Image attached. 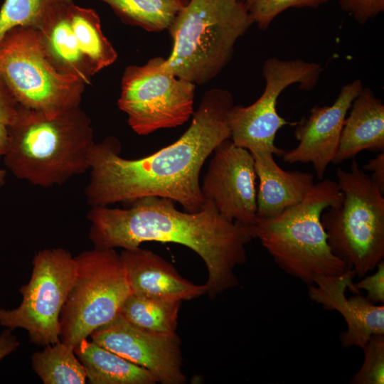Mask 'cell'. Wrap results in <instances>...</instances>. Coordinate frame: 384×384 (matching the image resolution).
I'll use <instances>...</instances> for the list:
<instances>
[{"mask_svg": "<svg viewBox=\"0 0 384 384\" xmlns=\"http://www.w3.org/2000/svg\"><path fill=\"white\" fill-rule=\"evenodd\" d=\"M234 105L228 90H208L181 137L139 159L122 157L115 137L95 142L89 156L90 182L85 190L87 203L108 206L157 196L178 203L185 211H199L204 203L201 170L217 146L230 139L229 113Z\"/></svg>", "mask_w": 384, "mask_h": 384, "instance_id": "1", "label": "cell"}, {"mask_svg": "<svg viewBox=\"0 0 384 384\" xmlns=\"http://www.w3.org/2000/svg\"><path fill=\"white\" fill-rule=\"evenodd\" d=\"M131 203L127 208L92 207L89 237L95 248L131 249L150 241L182 245L204 262L210 297L238 285L235 269L247 260L253 226L227 220L209 200L196 213L180 211L173 200L157 196Z\"/></svg>", "mask_w": 384, "mask_h": 384, "instance_id": "2", "label": "cell"}, {"mask_svg": "<svg viewBox=\"0 0 384 384\" xmlns=\"http://www.w3.org/2000/svg\"><path fill=\"white\" fill-rule=\"evenodd\" d=\"M94 143L90 119L80 106L56 114L20 106L2 159L16 178L49 188L89 170Z\"/></svg>", "mask_w": 384, "mask_h": 384, "instance_id": "3", "label": "cell"}, {"mask_svg": "<svg viewBox=\"0 0 384 384\" xmlns=\"http://www.w3.org/2000/svg\"><path fill=\"white\" fill-rule=\"evenodd\" d=\"M342 199L338 183L322 179L296 206L275 217L257 218L255 238L280 269L307 285L317 276L341 274L348 267L332 252L321 216Z\"/></svg>", "mask_w": 384, "mask_h": 384, "instance_id": "4", "label": "cell"}, {"mask_svg": "<svg viewBox=\"0 0 384 384\" xmlns=\"http://www.w3.org/2000/svg\"><path fill=\"white\" fill-rule=\"evenodd\" d=\"M252 24L241 0H189L168 28L173 47L166 65L180 78L204 84L226 65Z\"/></svg>", "mask_w": 384, "mask_h": 384, "instance_id": "5", "label": "cell"}, {"mask_svg": "<svg viewBox=\"0 0 384 384\" xmlns=\"http://www.w3.org/2000/svg\"><path fill=\"white\" fill-rule=\"evenodd\" d=\"M336 176L343 199L321 221L332 252L361 278L383 260L384 193L355 159Z\"/></svg>", "mask_w": 384, "mask_h": 384, "instance_id": "6", "label": "cell"}, {"mask_svg": "<svg viewBox=\"0 0 384 384\" xmlns=\"http://www.w3.org/2000/svg\"><path fill=\"white\" fill-rule=\"evenodd\" d=\"M0 76L21 107L47 114L79 107L85 86L55 68L31 27L13 28L0 42Z\"/></svg>", "mask_w": 384, "mask_h": 384, "instance_id": "7", "label": "cell"}, {"mask_svg": "<svg viewBox=\"0 0 384 384\" xmlns=\"http://www.w3.org/2000/svg\"><path fill=\"white\" fill-rule=\"evenodd\" d=\"M75 259V277L60 316V339L74 348L118 315L132 294L114 249L95 247Z\"/></svg>", "mask_w": 384, "mask_h": 384, "instance_id": "8", "label": "cell"}, {"mask_svg": "<svg viewBox=\"0 0 384 384\" xmlns=\"http://www.w3.org/2000/svg\"><path fill=\"white\" fill-rule=\"evenodd\" d=\"M195 88L168 68L166 58L155 57L125 68L117 103L131 129L148 135L186 122L193 114Z\"/></svg>", "mask_w": 384, "mask_h": 384, "instance_id": "9", "label": "cell"}, {"mask_svg": "<svg viewBox=\"0 0 384 384\" xmlns=\"http://www.w3.org/2000/svg\"><path fill=\"white\" fill-rule=\"evenodd\" d=\"M29 282L19 289L21 304L0 308V325L27 331L30 341L46 346L60 341V316L73 284L77 264L63 248L39 250L35 255Z\"/></svg>", "mask_w": 384, "mask_h": 384, "instance_id": "10", "label": "cell"}, {"mask_svg": "<svg viewBox=\"0 0 384 384\" xmlns=\"http://www.w3.org/2000/svg\"><path fill=\"white\" fill-rule=\"evenodd\" d=\"M262 72L265 87L261 96L250 105H234L229 113L230 139L250 152L268 151L282 156L284 151L275 145V137L289 122L277 113V99L287 87L295 83L302 90H312L322 68L316 63L301 59L284 60L272 57L265 60Z\"/></svg>", "mask_w": 384, "mask_h": 384, "instance_id": "11", "label": "cell"}, {"mask_svg": "<svg viewBox=\"0 0 384 384\" xmlns=\"http://www.w3.org/2000/svg\"><path fill=\"white\" fill-rule=\"evenodd\" d=\"M46 53L61 73L85 85L114 63L117 53L104 35L97 13L74 2L50 18L38 30Z\"/></svg>", "mask_w": 384, "mask_h": 384, "instance_id": "12", "label": "cell"}, {"mask_svg": "<svg viewBox=\"0 0 384 384\" xmlns=\"http://www.w3.org/2000/svg\"><path fill=\"white\" fill-rule=\"evenodd\" d=\"M201 189L227 220L254 226L257 220V190L251 152L230 139L213 151Z\"/></svg>", "mask_w": 384, "mask_h": 384, "instance_id": "13", "label": "cell"}, {"mask_svg": "<svg viewBox=\"0 0 384 384\" xmlns=\"http://www.w3.org/2000/svg\"><path fill=\"white\" fill-rule=\"evenodd\" d=\"M91 341L151 372L162 384H183L181 340L145 331L119 314L95 329Z\"/></svg>", "mask_w": 384, "mask_h": 384, "instance_id": "14", "label": "cell"}, {"mask_svg": "<svg viewBox=\"0 0 384 384\" xmlns=\"http://www.w3.org/2000/svg\"><path fill=\"white\" fill-rule=\"evenodd\" d=\"M360 79L341 87L331 105L315 106L309 117L299 123L294 132L298 144L284 151L282 160L288 164H311L319 181L336 154L347 113L363 87Z\"/></svg>", "mask_w": 384, "mask_h": 384, "instance_id": "15", "label": "cell"}, {"mask_svg": "<svg viewBox=\"0 0 384 384\" xmlns=\"http://www.w3.org/2000/svg\"><path fill=\"white\" fill-rule=\"evenodd\" d=\"M355 272L348 268L336 276H317L307 285L312 302L325 310L338 311L346 323V330L340 335L343 348H362L375 334H384V305L376 304L359 293L347 298V289L353 292Z\"/></svg>", "mask_w": 384, "mask_h": 384, "instance_id": "16", "label": "cell"}, {"mask_svg": "<svg viewBox=\"0 0 384 384\" xmlns=\"http://www.w3.org/2000/svg\"><path fill=\"white\" fill-rule=\"evenodd\" d=\"M120 257L132 294L180 301L207 294L206 284H196L185 279L171 263L149 250L124 249Z\"/></svg>", "mask_w": 384, "mask_h": 384, "instance_id": "17", "label": "cell"}, {"mask_svg": "<svg viewBox=\"0 0 384 384\" xmlns=\"http://www.w3.org/2000/svg\"><path fill=\"white\" fill-rule=\"evenodd\" d=\"M255 169L259 179L257 218H269L300 203L315 184L309 172L285 171L268 151H254Z\"/></svg>", "mask_w": 384, "mask_h": 384, "instance_id": "18", "label": "cell"}, {"mask_svg": "<svg viewBox=\"0 0 384 384\" xmlns=\"http://www.w3.org/2000/svg\"><path fill=\"white\" fill-rule=\"evenodd\" d=\"M333 164L353 159L363 150L384 151V105L368 87L353 100Z\"/></svg>", "mask_w": 384, "mask_h": 384, "instance_id": "19", "label": "cell"}, {"mask_svg": "<svg viewBox=\"0 0 384 384\" xmlns=\"http://www.w3.org/2000/svg\"><path fill=\"white\" fill-rule=\"evenodd\" d=\"M91 384H155L156 377L148 370L87 339L75 347Z\"/></svg>", "mask_w": 384, "mask_h": 384, "instance_id": "20", "label": "cell"}, {"mask_svg": "<svg viewBox=\"0 0 384 384\" xmlns=\"http://www.w3.org/2000/svg\"><path fill=\"white\" fill-rule=\"evenodd\" d=\"M181 302L131 294L122 306L119 314L145 331L171 337L177 335L178 314Z\"/></svg>", "mask_w": 384, "mask_h": 384, "instance_id": "21", "label": "cell"}, {"mask_svg": "<svg viewBox=\"0 0 384 384\" xmlns=\"http://www.w3.org/2000/svg\"><path fill=\"white\" fill-rule=\"evenodd\" d=\"M107 4L126 23L147 31L168 29L189 0H97Z\"/></svg>", "mask_w": 384, "mask_h": 384, "instance_id": "22", "label": "cell"}, {"mask_svg": "<svg viewBox=\"0 0 384 384\" xmlns=\"http://www.w3.org/2000/svg\"><path fill=\"white\" fill-rule=\"evenodd\" d=\"M75 348L60 340L35 352L32 367L44 384H85L87 375Z\"/></svg>", "mask_w": 384, "mask_h": 384, "instance_id": "23", "label": "cell"}, {"mask_svg": "<svg viewBox=\"0 0 384 384\" xmlns=\"http://www.w3.org/2000/svg\"><path fill=\"white\" fill-rule=\"evenodd\" d=\"M73 0H5L0 10V42L18 26L38 30L50 18Z\"/></svg>", "mask_w": 384, "mask_h": 384, "instance_id": "24", "label": "cell"}, {"mask_svg": "<svg viewBox=\"0 0 384 384\" xmlns=\"http://www.w3.org/2000/svg\"><path fill=\"white\" fill-rule=\"evenodd\" d=\"M364 361L351 380L352 384L384 383V334L373 335L361 348Z\"/></svg>", "mask_w": 384, "mask_h": 384, "instance_id": "25", "label": "cell"}, {"mask_svg": "<svg viewBox=\"0 0 384 384\" xmlns=\"http://www.w3.org/2000/svg\"><path fill=\"white\" fill-rule=\"evenodd\" d=\"M329 0H254L248 6L253 23L260 30L267 29L274 19L290 8L316 9Z\"/></svg>", "mask_w": 384, "mask_h": 384, "instance_id": "26", "label": "cell"}, {"mask_svg": "<svg viewBox=\"0 0 384 384\" xmlns=\"http://www.w3.org/2000/svg\"><path fill=\"white\" fill-rule=\"evenodd\" d=\"M19 107L20 105L0 76V159L5 152L10 128L18 114Z\"/></svg>", "mask_w": 384, "mask_h": 384, "instance_id": "27", "label": "cell"}, {"mask_svg": "<svg viewBox=\"0 0 384 384\" xmlns=\"http://www.w3.org/2000/svg\"><path fill=\"white\" fill-rule=\"evenodd\" d=\"M341 9L360 24H365L384 11V0H338Z\"/></svg>", "mask_w": 384, "mask_h": 384, "instance_id": "28", "label": "cell"}, {"mask_svg": "<svg viewBox=\"0 0 384 384\" xmlns=\"http://www.w3.org/2000/svg\"><path fill=\"white\" fill-rule=\"evenodd\" d=\"M377 270L370 275H365L359 282L353 283V292L359 293L363 289L366 298L374 304L384 303V261L381 260L376 266Z\"/></svg>", "mask_w": 384, "mask_h": 384, "instance_id": "29", "label": "cell"}, {"mask_svg": "<svg viewBox=\"0 0 384 384\" xmlns=\"http://www.w3.org/2000/svg\"><path fill=\"white\" fill-rule=\"evenodd\" d=\"M363 170L372 172L370 178L384 193V151L378 153L374 158L370 159L363 166Z\"/></svg>", "mask_w": 384, "mask_h": 384, "instance_id": "30", "label": "cell"}, {"mask_svg": "<svg viewBox=\"0 0 384 384\" xmlns=\"http://www.w3.org/2000/svg\"><path fill=\"white\" fill-rule=\"evenodd\" d=\"M20 345L13 330L6 328L0 334V361L17 350Z\"/></svg>", "mask_w": 384, "mask_h": 384, "instance_id": "31", "label": "cell"}, {"mask_svg": "<svg viewBox=\"0 0 384 384\" xmlns=\"http://www.w3.org/2000/svg\"><path fill=\"white\" fill-rule=\"evenodd\" d=\"M6 180V171L0 167V186H2Z\"/></svg>", "mask_w": 384, "mask_h": 384, "instance_id": "32", "label": "cell"}, {"mask_svg": "<svg viewBox=\"0 0 384 384\" xmlns=\"http://www.w3.org/2000/svg\"><path fill=\"white\" fill-rule=\"evenodd\" d=\"M241 1L245 3L248 7L252 3L254 0H241Z\"/></svg>", "mask_w": 384, "mask_h": 384, "instance_id": "33", "label": "cell"}]
</instances>
